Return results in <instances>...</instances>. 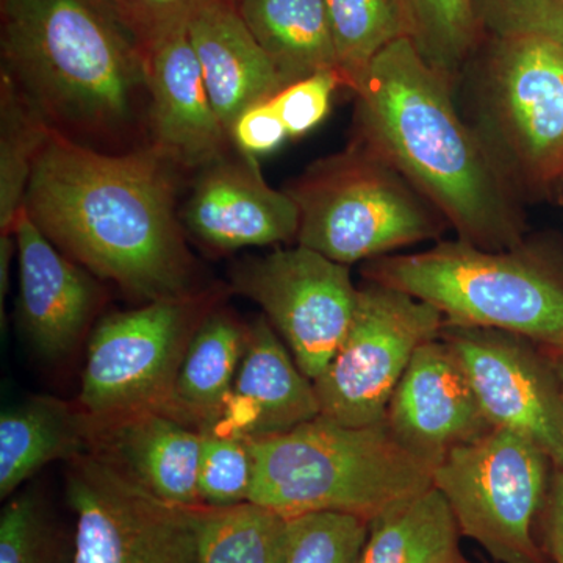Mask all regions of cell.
<instances>
[{
  "label": "cell",
  "instance_id": "cell-1",
  "mask_svg": "<svg viewBox=\"0 0 563 563\" xmlns=\"http://www.w3.org/2000/svg\"><path fill=\"white\" fill-rule=\"evenodd\" d=\"M179 172L152 146L109 154L52 132L24 209L70 261L131 298H190L203 290L177 210Z\"/></svg>",
  "mask_w": 563,
  "mask_h": 563
},
{
  "label": "cell",
  "instance_id": "cell-2",
  "mask_svg": "<svg viewBox=\"0 0 563 563\" xmlns=\"http://www.w3.org/2000/svg\"><path fill=\"white\" fill-rule=\"evenodd\" d=\"M454 88L410 40L374 58L355 88V140L372 146L440 211L462 242L523 246L517 192L454 101Z\"/></svg>",
  "mask_w": 563,
  "mask_h": 563
},
{
  "label": "cell",
  "instance_id": "cell-3",
  "mask_svg": "<svg viewBox=\"0 0 563 563\" xmlns=\"http://www.w3.org/2000/svg\"><path fill=\"white\" fill-rule=\"evenodd\" d=\"M0 74L63 139L150 146L147 54L101 0H0Z\"/></svg>",
  "mask_w": 563,
  "mask_h": 563
},
{
  "label": "cell",
  "instance_id": "cell-4",
  "mask_svg": "<svg viewBox=\"0 0 563 563\" xmlns=\"http://www.w3.org/2000/svg\"><path fill=\"white\" fill-rule=\"evenodd\" d=\"M250 443V503L285 518L339 512L369 525L433 485V466L380 424L344 426L317 417Z\"/></svg>",
  "mask_w": 563,
  "mask_h": 563
},
{
  "label": "cell",
  "instance_id": "cell-5",
  "mask_svg": "<svg viewBox=\"0 0 563 563\" xmlns=\"http://www.w3.org/2000/svg\"><path fill=\"white\" fill-rule=\"evenodd\" d=\"M363 274L432 303L446 324L512 333L563 354V279L523 246L485 251L455 240L374 258Z\"/></svg>",
  "mask_w": 563,
  "mask_h": 563
},
{
  "label": "cell",
  "instance_id": "cell-6",
  "mask_svg": "<svg viewBox=\"0 0 563 563\" xmlns=\"http://www.w3.org/2000/svg\"><path fill=\"white\" fill-rule=\"evenodd\" d=\"M299 210L296 244L350 266L439 239L450 225L384 155L352 139L285 188Z\"/></svg>",
  "mask_w": 563,
  "mask_h": 563
},
{
  "label": "cell",
  "instance_id": "cell-7",
  "mask_svg": "<svg viewBox=\"0 0 563 563\" xmlns=\"http://www.w3.org/2000/svg\"><path fill=\"white\" fill-rule=\"evenodd\" d=\"M463 114L517 196L563 176V49L539 38H483Z\"/></svg>",
  "mask_w": 563,
  "mask_h": 563
},
{
  "label": "cell",
  "instance_id": "cell-8",
  "mask_svg": "<svg viewBox=\"0 0 563 563\" xmlns=\"http://www.w3.org/2000/svg\"><path fill=\"white\" fill-rule=\"evenodd\" d=\"M548 462L521 433L490 428L437 463L433 487L450 504L462 536L496 562L547 563L533 525L548 492Z\"/></svg>",
  "mask_w": 563,
  "mask_h": 563
},
{
  "label": "cell",
  "instance_id": "cell-9",
  "mask_svg": "<svg viewBox=\"0 0 563 563\" xmlns=\"http://www.w3.org/2000/svg\"><path fill=\"white\" fill-rule=\"evenodd\" d=\"M217 303V296L203 290L103 317L88 342L81 409L95 420L144 410L168 413L188 344Z\"/></svg>",
  "mask_w": 563,
  "mask_h": 563
},
{
  "label": "cell",
  "instance_id": "cell-10",
  "mask_svg": "<svg viewBox=\"0 0 563 563\" xmlns=\"http://www.w3.org/2000/svg\"><path fill=\"white\" fill-rule=\"evenodd\" d=\"M443 313L398 288L368 280L342 344L313 380L321 417L340 424H380L393 393L422 344L439 339Z\"/></svg>",
  "mask_w": 563,
  "mask_h": 563
},
{
  "label": "cell",
  "instance_id": "cell-11",
  "mask_svg": "<svg viewBox=\"0 0 563 563\" xmlns=\"http://www.w3.org/2000/svg\"><path fill=\"white\" fill-rule=\"evenodd\" d=\"M66 499L74 563H199L202 507L163 501L95 451L69 462Z\"/></svg>",
  "mask_w": 563,
  "mask_h": 563
},
{
  "label": "cell",
  "instance_id": "cell-12",
  "mask_svg": "<svg viewBox=\"0 0 563 563\" xmlns=\"http://www.w3.org/2000/svg\"><path fill=\"white\" fill-rule=\"evenodd\" d=\"M231 290L262 307L310 380L342 344L358 299L350 266L299 244L236 263Z\"/></svg>",
  "mask_w": 563,
  "mask_h": 563
},
{
  "label": "cell",
  "instance_id": "cell-13",
  "mask_svg": "<svg viewBox=\"0 0 563 563\" xmlns=\"http://www.w3.org/2000/svg\"><path fill=\"white\" fill-rule=\"evenodd\" d=\"M440 336L461 358L492 428L521 433L563 470V393L551 362L529 340L495 329L444 322Z\"/></svg>",
  "mask_w": 563,
  "mask_h": 563
},
{
  "label": "cell",
  "instance_id": "cell-14",
  "mask_svg": "<svg viewBox=\"0 0 563 563\" xmlns=\"http://www.w3.org/2000/svg\"><path fill=\"white\" fill-rule=\"evenodd\" d=\"M180 220L196 242L220 252L296 242L299 231L291 196L269 187L257 158L235 147L198 172Z\"/></svg>",
  "mask_w": 563,
  "mask_h": 563
},
{
  "label": "cell",
  "instance_id": "cell-15",
  "mask_svg": "<svg viewBox=\"0 0 563 563\" xmlns=\"http://www.w3.org/2000/svg\"><path fill=\"white\" fill-rule=\"evenodd\" d=\"M385 422L407 450L433 468L454 448L492 428L461 358L442 336L415 352Z\"/></svg>",
  "mask_w": 563,
  "mask_h": 563
},
{
  "label": "cell",
  "instance_id": "cell-16",
  "mask_svg": "<svg viewBox=\"0 0 563 563\" xmlns=\"http://www.w3.org/2000/svg\"><path fill=\"white\" fill-rule=\"evenodd\" d=\"M20 262L18 325L46 361H62L79 346L103 292L99 279L70 261L22 209L14 225Z\"/></svg>",
  "mask_w": 563,
  "mask_h": 563
},
{
  "label": "cell",
  "instance_id": "cell-17",
  "mask_svg": "<svg viewBox=\"0 0 563 563\" xmlns=\"http://www.w3.org/2000/svg\"><path fill=\"white\" fill-rule=\"evenodd\" d=\"M320 417V402L265 314L247 325L231 395L203 433L254 442Z\"/></svg>",
  "mask_w": 563,
  "mask_h": 563
},
{
  "label": "cell",
  "instance_id": "cell-18",
  "mask_svg": "<svg viewBox=\"0 0 563 563\" xmlns=\"http://www.w3.org/2000/svg\"><path fill=\"white\" fill-rule=\"evenodd\" d=\"M146 54L150 146L180 172H201L233 144L210 101L188 33L163 41Z\"/></svg>",
  "mask_w": 563,
  "mask_h": 563
},
{
  "label": "cell",
  "instance_id": "cell-19",
  "mask_svg": "<svg viewBox=\"0 0 563 563\" xmlns=\"http://www.w3.org/2000/svg\"><path fill=\"white\" fill-rule=\"evenodd\" d=\"M92 451L163 501L203 507L199 461L203 433L158 410L95 420Z\"/></svg>",
  "mask_w": 563,
  "mask_h": 563
},
{
  "label": "cell",
  "instance_id": "cell-20",
  "mask_svg": "<svg viewBox=\"0 0 563 563\" xmlns=\"http://www.w3.org/2000/svg\"><path fill=\"white\" fill-rule=\"evenodd\" d=\"M218 118L231 136L240 114L284 90V79L236 13L235 5L202 14L188 29Z\"/></svg>",
  "mask_w": 563,
  "mask_h": 563
},
{
  "label": "cell",
  "instance_id": "cell-21",
  "mask_svg": "<svg viewBox=\"0 0 563 563\" xmlns=\"http://www.w3.org/2000/svg\"><path fill=\"white\" fill-rule=\"evenodd\" d=\"M95 422L84 409L52 396H32L0 417V498L7 499L43 466L92 451Z\"/></svg>",
  "mask_w": 563,
  "mask_h": 563
},
{
  "label": "cell",
  "instance_id": "cell-22",
  "mask_svg": "<svg viewBox=\"0 0 563 563\" xmlns=\"http://www.w3.org/2000/svg\"><path fill=\"white\" fill-rule=\"evenodd\" d=\"M247 325L214 306L196 329L174 385L168 415L203 432L231 395Z\"/></svg>",
  "mask_w": 563,
  "mask_h": 563
},
{
  "label": "cell",
  "instance_id": "cell-23",
  "mask_svg": "<svg viewBox=\"0 0 563 563\" xmlns=\"http://www.w3.org/2000/svg\"><path fill=\"white\" fill-rule=\"evenodd\" d=\"M235 9L287 87L321 70L339 73L324 0H236Z\"/></svg>",
  "mask_w": 563,
  "mask_h": 563
},
{
  "label": "cell",
  "instance_id": "cell-24",
  "mask_svg": "<svg viewBox=\"0 0 563 563\" xmlns=\"http://www.w3.org/2000/svg\"><path fill=\"white\" fill-rule=\"evenodd\" d=\"M450 504L435 487L374 521L358 563H468Z\"/></svg>",
  "mask_w": 563,
  "mask_h": 563
},
{
  "label": "cell",
  "instance_id": "cell-25",
  "mask_svg": "<svg viewBox=\"0 0 563 563\" xmlns=\"http://www.w3.org/2000/svg\"><path fill=\"white\" fill-rule=\"evenodd\" d=\"M288 518L254 503L202 507L199 563H282Z\"/></svg>",
  "mask_w": 563,
  "mask_h": 563
},
{
  "label": "cell",
  "instance_id": "cell-26",
  "mask_svg": "<svg viewBox=\"0 0 563 563\" xmlns=\"http://www.w3.org/2000/svg\"><path fill=\"white\" fill-rule=\"evenodd\" d=\"M43 118L0 74V235H13L36 158L51 136Z\"/></svg>",
  "mask_w": 563,
  "mask_h": 563
},
{
  "label": "cell",
  "instance_id": "cell-27",
  "mask_svg": "<svg viewBox=\"0 0 563 563\" xmlns=\"http://www.w3.org/2000/svg\"><path fill=\"white\" fill-rule=\"evenodd\" d=\"M407 40L422 60L453 88L461 79L483 33L474 13V0H399Z\"/></svg>",
  "mask_w": 563,
  "mask_h": 563
},
{
  "label": "cell",
  "instance_id": "cell-28",
  "mask_svg": "<svg viewBox=\"0 0 563 563\" xmlns=\"http://www.w3.org/2000/svg\"><path fill=\"white\" fill-rule=\"evenodd\" d=\"M336 68L344 88L354 91L374 58L407 38L399 0H324Z\"/></svg>",
  "mask_w": 563,
  "mask_h": 563
},
{
  "label": "cell",
  "instance_id": "cell-29",
  "mask_svg": "<svg viewBox=\"0 0 563 563\" xmlns=\"http://www.w3.org/2000/svg\"><path fill=\"white\" fill-rule=\"evenodd\" d=\"M0 563H74V536L68 539L36 493H21L3 507Z\"/></svg>",
  "mask_w": 563,
  "mask_h": 563
},
{
  "label": "cell",
  "instance_id": "cell-30",
  "mask_svg": "<svg viewBox=\"0 0 563 563\" xmlns=\"http://www.w3.org/2000/svg\"><path fill=\"white\" fill-rule=\"evenodd\" d=\"M369 526L363 518L339 512L288 518L287 548L282 563H358Z\"/></svg>",
  "mask_w": 563,
  "mask_h": 563
},
{
  "label": "cell",
  "instance_id": "cell-31",
  "mask_svg": "<svg viewBox=\"0 0 563 563\" xmlns=\"http://www.w3.org/2000/svg\"><path fill=\"white\" fill-rule=\"evenodd\" d=\"M252 481L254 459L250 443L203 433L198 479L203 506L222 509L250 501Z\"/></svg>",
  "mask_w": 563,
  "mask_h": 563
},
{
  "label": "cell",
  "instance_id": "cell-32",
  "mask_svg": "<svg viewBox=\"0 0 563 563\" xmlns=\"http://www.w3.org/2000/svg\"><path fill=\"white\" fill-rule=\"evenodd\" d=\"M135 36L144 51L163 41L188 33L192 22L221 7L236 5V0H101Z\"/></svg>",
  "mask_w": 563,
  "mask_h": 563
},
{
  "label": "cell",
  "instance_id": "cell-33",
  "mask_svg": "<svg viewBox=\"0 0 563 563\" xmlns=\"http://www.w3.org/2000/svg\"><path fill=\"white\" fill-rule=\"evenodd\" d=\"M483 38H539L563 49V0H474Z\"/></svg>",
  "mask_w": 563,
  "mask_h": 563
},
{
  "label": "cell",
  "instance_id": "cell-34",
  "mask_svg": "<svg viewBox=\"0 0 563 563\" xmlns=\"http://www.w3.org/2000/svg\"><path fill=\"white\" fill-rule=\"evenodd\" d=\"M343 87L336 70H321L292 81L272 99L288 139H301L320 125L331 111L333 92Z\"/></svg>",
  "mask_w": 563,
  "mask_h": 563
},
{
  "label": "cell",
  "instance_id": "cell-35",
  "mask_svg": "<svg viewBox=\"0 0 563 563\" xmlns=\"http://www.w3.org/2000/svg\"><path fill=\"white\" fill-rule=\"evenodd\" d=\"M287 139V129L272 99L244 110L231 131L233 147L255 158L276 151Z\"/></svg>",
  "mask_w": 563,
  "mask_h": 563
},
{
  "label": "cell",
  "instance_id": "cell-36",
  "mask_svg": "<svg viewBox=\"0 0 563 563\" xmlns=\"http://www.w3.org/2000/svg\"><path fill=\"white\" fill-rule=\"evenodd\" d=\"M544 547L553 563H563V470L555 474L544 512Z\"/></svg>",
  "mask_w": 563,
  "mask_h": 563
},
{
  "label": "cell",
  "instance_id": "cell-37",
  "mask_svg": "<svg viewBox=\"0 0 563 563\" xmlns=\"http://www.w3.org/2000/svg\"><path fill=\"white\" fill-rule=\"evenodd\" d=\"M16 250V236L0 235V303L5 302V292L9 291L10 263L13 252Z\"/></svg>",
  "mask_w": 563,
  "mask_h": 563
},
{
  "label": "cell",
  "instance_id": "cell-38",
  "mask_svg": "<svg viewBox=\"0 0 563 563\" xmlns=\"http://www.w3.org/2000/svg\"><path fill=\"white\" fill-rule=\"evenodd\" d=\"M551 365H553L555 374H558L559 383H561L563 393V354H551Z\"/></svg>",
  "mask_w": 563,
  "mask_h": 563
}]
</instances>
